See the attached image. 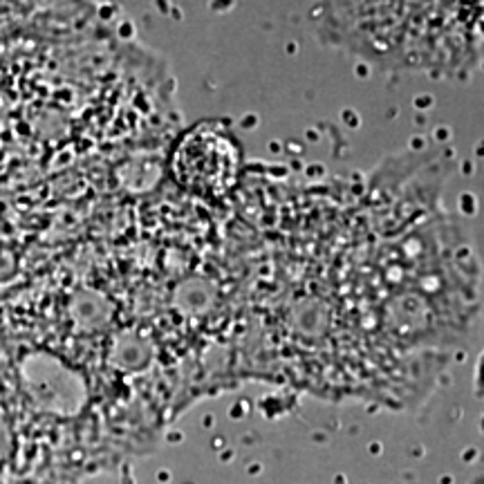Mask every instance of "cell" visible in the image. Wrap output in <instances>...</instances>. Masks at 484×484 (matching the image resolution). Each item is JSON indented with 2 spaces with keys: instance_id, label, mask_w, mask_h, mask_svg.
Returning <instances> with one entry per match:
<instances>
[{
  "instance_id": "6da1fadb",
  "label": "cell",
  "mask_w": 484,
  "mask_h": 484,
  "mask_svg": "<svg viewBox=\"0 0 484 484\" xmlns=\"http://www.w3.org/2000/svg\"><path fill=\"white\" fill-rule=\"evenodd\" d=\"M482 0H325L330 43L381 67L457 74L480 56Z\"/></svg>"
}]
</instances>
